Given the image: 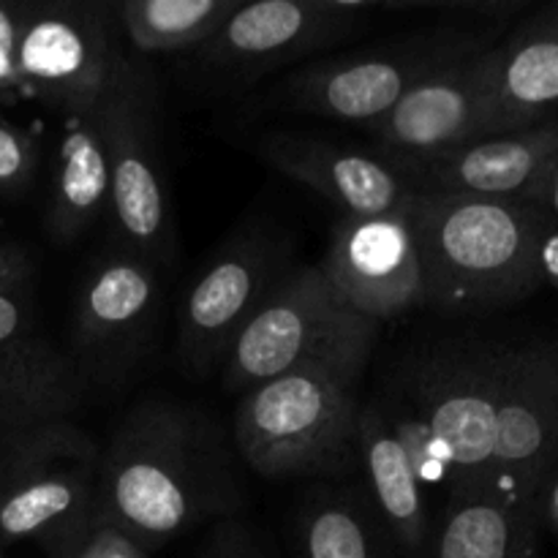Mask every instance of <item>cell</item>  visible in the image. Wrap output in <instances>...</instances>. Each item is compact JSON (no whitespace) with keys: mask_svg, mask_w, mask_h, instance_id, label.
<instances>
[{"mask_svg":"<svg viewBox=\"0 0 558 558\" xmlns=\"http://www.w3.org/2000/svg\"><path fill=\"white\" fill-rule=\"evenodd\" d=\"M240 505L229 436L196 407L140 403L101 450L96 529H114L145 554L199 523L232 518Z\"/></svg>","mask_w":558,"mask_h":558,"instance_id":"1","label":"cell"},{"mask_svg":"<svg viewBox=\"0 0 558 558\" xmlns=\"http://www.w3.org/2000/svg\"><path fill=\"white\" fill-rule=\"evenodd\" d=\"M409 221L425 305L441 314L507 308L543 283V245L554 232L543 205L414 189Z\"/></svg>","mask_w":558,"mask_h":558,"instance_id":"2","label":"cell"},{"mask_svg":"<svg viewBox=\"0 0 558 558\" xmlns=\"http://www.w3.org/2000/svg\"><path fill=\"white\" fill-rule=\"evenodd\" d=\"M360 376L305 363L251 387L234 412V447L265 480L347 477L360 466Z\"/></svg>","mask_w":558,"mask_h":558,"instance_id":"3","label":"cell"},{"mask_svg":"<svg viewBox=\"0 0 558 558\" xmlns=\"http://www.w3.org/2000/svg\"><path fill=\"white\" fill-rule=\"evenodd\" d=\"M101 447L71 420L0 445V543H36L76 558L96 529Z\"/></svg>","mask_w":558,"mask_h":558,"instance_id":"4","label":"cell"},{"mask_svg":"<svg viewBox=\"0 0 558 558\" xmlns=\"http://www.w3.org/2000/svg\"><path fill=\"white\" fill-rule=\"evenodd\" d=\"M494 44L496 31L488 27L439 22L360 52L294 69L272 87L270 98L287 112L371 125L430 74Z\"/></svg>","mask_w":558,"mask_h":558,"instance_id":"5","label":"cell"},{"mask_svg":"<svg viewBox=\"0 0 558 558\" xmlns=\"http://www.w3.org/2000/svg\"><path fill=\"white\" fill-rule=\"evenodd\" d=\"M379 322L343 305L319 265L300 267L272 287L223 357V385L251 390L305 363L360 376L374 352Z\"/></svg>","mask_w":558,"mask_h":558,"instance_id":"6","label":"cell"},{"mask_svg":"<svg viewBox=\"0 0 558 558\" xmlns=\"http://www.w3.org/2000/svg\"><path fill=\"white\" fill-rule=\"evenodd\" d=\"M109 161V216L120 251L163 265L174 254L172 207L158 145V87L150 69L120 54L96 104Z\"/></svg>","mask_w":558,"mask_h":558,"instance_id":"7","label":"cell"},{"mask_svg":"<svg viewBox=\"0 0 558 558\" xmlns=\"http://www.w3.org/2000/svg\"><path fill=\"white\" fill-rule=\"evenodd\" d=\"M381 14V0H256L243 3L194 52L196 74L216 87H240L281 65L347 41Z\"/></svg>","mask_w":558,"mask_h":558,"instance_id":"8","label":"cell"},{"mask_svg":"<svg viewBox=\"0 0 558 558\" xmlns=\"http://www.w3.org/2000/svg\"><path fill=\"white\" fill-rule=\"evenodd\" d=\"M114 27L112 5L96 0L27 3L16 49L22 90L65 118L96 107L123 54Z\"/></svg>","mask_w":558,"mask_h":558,"instance_id":"9","label":"cell"},{"mask_svg":"<svg viewBox=\"0 0 558 558\" xmlns=\"http://www.w3.org/2000/svg\"><path fill=\"white\" fill-rule=\"evenodd\" d=\"M558 472V341L507 343L494 407L488 488L539 510Z\"/></svg>","mask_w":558,"mask_h":558,"instance_id":"10","label":"cell"},{"mask_svg":"<svg viewBox=\"0 0 558 558\" xmlns=\"http://www.w3.org/2000/svg\"><path fill=\"white\" fill-rule=\"evenodd\" d=\"M494 65L496 44L430 74L365 129L390 161L439 156L485 136H499L494 123Z\"/></svg>","mask_w":558,"mask_h":558,"instance_id":"11","label":"cell"},{"mask_svg":"<svg viewBox=\"0 0 558 558\" xmlns=\"http://www.w3.org/2000/svg\"><path fill=\"white\" fill-rule=\"evenodd\" d=\"M278 240L254 232L229 243L185 294L178 352L189 374H207L232 349L251 316L281 281Z\"/></svg>","mask_w":558,"mask_h":558,"instance_id":"12","label":"cell"},{"mask_svg":"<svg viewBox=\"0 0 558 558\" xmlns=\"http://www.w3.org/2000/svg\"><path fill=\"white\" fill-rule=\"evenodd\" d=\"M390 163L417 191L545 207L558 163V118L532 129L485 136L439 156Z\"/></svg>","mask_w":558,"mask_h":558,"instance_id":"13","label":"cell"},{"mask_svg":"<svg viewBox=\"0 0 558 558\" xmlns=\"http://www.w3.org/2000/svg\"><path fill=\"white\" fill-rule=\"evenodd\" d=\"M156 311V267L125 251L98 262L82 281L74 303L71 341L80 374L98 381L129 374L145 354Z\"/></svg>","mask_w":558,"mask_h":558,"instance_id":"14","label":"cell"},{"mask_svg":"<svg viewBox=\"0 0 558 558\" xmlns=\"http://www.w3.org/2000/svg\"><path fill=\"white\" fill-rule=\"evenodd\" d=\"M319 270L343 305L379 325L425 305L409 210L381 218H341L332 227Z\"/></svg>","mask_w":558,"mask_h":558,"instance_id":"15","label":"cell"},{"mask_svg":"<svg viewBox=\"0 0 558 558\" xmlns=\"http://www.w3.org/2000/svg\"><path fill=\"white\" fill-rule=\"evenodd\" d=\"M256 153L336 205L343 218L398 216L412 207V183L387 158L298 134H267Z\"/></svg>","mask_w":558,"mask_h":558,"instance_id":"16","label":"cell"},{"mask_svg":"<svg viewBox=\"0 0 558 558\" xmlns=\"http://www.w3.org/2000/svg\"><path fill=\"white\" fill-rule=\"evenodd\" d=\"M558 112V3L545 5L496 44V134L548 123Z\"/></svg>","mask_w":558,"mask_h":558,"instance_id":"17","label":"cell"},{"mask_svg":"<svg viewBox=\"0 0 558 558\" xmlns=\"http://www.w3.org/2000/svg\"><path fill=\"white\" fill-rule=\"evenodd\" d=\"M357 439L371 501L379 510L392 543L407 558H428L434 523L425 510L423 485L385 409H360Z\"/></svg>","mask_w":558,"mask_h":558,"instance_id":"18","label":"cell"},{"mask_svg":"<svg viewBox=\"0 0 558 558\" xmlns=\"http://www.w3.org/2000/svg\"><path fill=\"white\" fill-rule=\"evenodd\" d=\"M539 510L490 488H456L434 526L428 558H539Z\"/></svg>","mask_w":558,"mask_h":558,"instance_id":"19","label":"cell"},{"mask_svg":"<svg viewBox=\"0 0 558 558\" xmlns=\"http://www.w3.org/2000/svg\"><path fill=\"white\" fill-rule=\"evenodd\" d=\"M85 401V376L74 360L27 338L0 349V445L38 425L71 420Z\"/></svg>","mask_w":558,"mask_h":558,"instance_id":"20","label":"cell"},{"mask_svg":"<svg viewBox=\"0 0 558 558\" xmlns=\"http://www.w3.org/2000/svg\"><path fill=\"white\" fill-rule=\"evenodd\" d=\"M109 213V161L96 107L65 118L54 150L47 229L54 243H74Z\"/></svg>","mask_w":558,"mask_h":558,"instance_id":"21","label":"cell"},{"mask_svg":"<svg viewBox=\"0 0 558 558\" xmlns=\"http://www.w3.org/2000/svg\"><path fill=\"white\" fill-rule=\"evenodd\" d=\"M300 558H396L374 501L357 490H319L298 518Z\"/></svg>","mask_w":558,"mask_h":558,"instance_id":"22","label":"cell"},{"mask_svg":"<svg viewBox=\"0 0 558 558\" xmlns=\"http://www.w3.org/2000/svg\"><path fill=\"white\" fill-rule=\"evenodd\" d=\"M240 5L243 0H120L112 16L136 52H196Z\"/></svg>","mask_w":558,"mask_h":558,"instance_id":"23","label":"cell"},{"mask_svg":"<svg viewBox=\"0 0 558 558\" xmlns=\"http://www.w3.org/2000/svg\"><path fill=\"white\" fill-rule=\"evenodd\" d=\"M36 136L20 125L0 123V194H20L31 185L38 169Z\"/></svg>","mask_w":558,"mask_h":558,"instance_id":"24","label":"cell"},{"mask_svg":"<svg viewBox=\"0 0 558 558\" xmlns=\"http://www.w3.org/2000/svg\"><path fill=\"white\" fill-rule=\"evenodd\" d=\"M33 278L0 283V349L31 338L33 327Z\"/></svg>","mask_w":558,"mask_h":558,"instance_id":"25","label":"cell"},{"mask_svg":"<svg viewBox=\"0 0 558 558\" xmlns=\"http://www.w3.org/2000/svg\"><path fill=\"white\" fill-rule=\"evenodd\" d=\"M199 558H270L251 526L238 518H223L205 539Z\"/></svg>","mask_w":558,"mask_h":558,"instance_id":"26","label":"cell"},{"mask_svg":"<svg viewBox=\"0 0 558 558\" xmlns=\"http://www.w3.org/2000/svg\"><path fill=\"white\" fill-rule=\"evenodd\" d=\"M27 3H0V87L22 90L16 49H20L22 25H25Z\"/></svg>","mask_w":558,"mask_h":558,"instance_id":"27","label":"cell"},{"mask_svg":"<svg viewBox=\"0 0 558 558\" xmlns=\"http://www.w3.org/2000/svg\"><path fill=\"white\" fill-rule=\"evenodd\" d=\"M76 558H147V554L114 529L98 526Z\"/></svg>","mask_w":558,"mask_h":558,"instance_id":"28","label":"cell"},{"mask_svg":"<svg viewBox=\"0 0 558 558\" xmlns=\"http://www.w3.org/2000/svg\"><path fill=\"white\" fill-rule=\"evenodd\" d=\"M33 278V262L20 245H0V283Z\"/></svg>","mask_w":558,"mask_h":558,"instance_id":"29","label":"cell"},{"mask_svg":"<svg viewBox=\"0 0 558 558\" xmlns=\"http://www.w3.org/2000/svg\"><path fill=\"white\" fill-rule=\"evenodd\" d=\"M539 521L548 523L554 532H558V472L554 474V480L545 485L543 496H539Z\"/></svg>","mask_w":558,"mask_h":558,"instance_id":"30","label":"cell"},{"mask_svg":"<svg viewBox=\"0 0 558 558\" xmlns=\"http://www.w3.org/2000/svg\"><path fill=\"white\" fill-rule=\"evenodd\" d=\"M543 276L558 287V229L548 234L543 245Z\"/></svg>","mask_w":558,"mask_h":558,"instance_id":"31","label":"cell"},{"mask_svg":"<svg viewBox=\"0 0 558 558\" xmlns=\"http://www.w3.org/2000/svg\"><path fill=\"white\" fill-rule=\"evenodd\" d=\"M548 205L554 207V213L558 216V163L554 169V180H550V194H548Z\"/></svg>","mask_w":558,"mask_h":558,"instance_id":"32","label":"cell"}]
</instances>
